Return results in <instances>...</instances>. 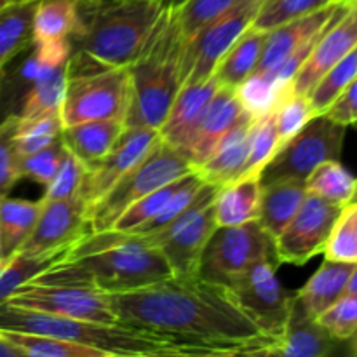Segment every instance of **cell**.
Instances as JSON below:
<instances>
[{"label": "cell", "instance_id": "cell-1", "mask_svg": "<svg viewBox=\"0 0 357 357\" xmlns=\"http://www.w3.org/2000/svg\"><path fill=\"white\" fill-rule=\"evenodd\" d=\"M121 323L173 335L215 356H267V337L230 298L225 286L201 278H169L145 288L108 293Z\"/></svg>", "mask_w": 357, "mask_h": 357}, {"label": "cell", "instance_id": "cell-2", "mask_svg": "<svg viewBox=\"0 0 357 357\" xmlns=\"http://www.w3.org/2000/svg\"><path fill=\"white\" fill-rule=\"evenodd\" d=\"M169 278L173 272L159 248L138 234L110 229L87 234L33 282L124 293Z\"/></svg>", "mask_w": 357, "mask_h": 357}, {"label": "cell", "instance_id": "cell-3", "mask_svg": "<svg viewBox=\"0 0 357 357\" xmlns=\"http://www.w3.org/2000/svg\"><path fill=\"white\" fill-rule=\"evenodd\" d=\"M0 330L47 335L105 352L108 357H209V349L128 323L72 319L0 303Z\"/></svg>", "mask_w": 357, "mask_h": 357}, {"label": "cell", "instance_id": "cell-4", "mask_svg": "<svg viewBox=\"0 0 357 357\" xmlns=\"http://www.w3.org/2000/svg\"><path fill=\"white\" fill-rule=\"evenodd\" d=\"M185 38L174 6H164L145 47L129 65L131 98L126 126L159 129L181 87Z\"/></svg>", "mask_w": 357, "mask_h": 357}, {"label": "cell", "instance_id": "cell-5", "mask_svg": "<svg viewBox=\"0 0 357 357\" xmlns=\"http://www.w3.org/2000/svg\"><path fill=\"white\" fill-rule=\"evenodd\" d=\"M80 28L72 52L101 66H129L145 47L162 0H79Z\"/></svg>", "mask_w": 357, "mask_h": 357}, {"label": "cell", "instance_id": "cell-6", "mask_svg": "<svg viewBox=\"0 0 357 357\" xmlns=\"http://www.w3.org/2000/svg\"><path fill=\"white\" fill-rule=\"evenodd\" d=\"M194 169L190 160L180 150L159 138L138 164H135L100 201L89 206L91 232L110 230L132 202Z\"/></svg>", "mask_w": 357, "mask_h": 357}, {"label": "cell", "instance_id": "cell-7", "mask_svg": "<svg viewBox=\"0 0 357 357\" xmlns=\"http://www.w3.org/2000/svg\"><path fill=\"white\" fill-rule=\"evenodd\" d=\"M129 98V66H94L82 72H68L59 108L63 128L103 119L126 121Z\"/></svg>", "mask_w": 357, "mask_h": 357}, {"label": "cell", "instance_id": "cell-8", "mask_svg": "<svg viewBox=\"0 0 357 357\" xmlns=\"http://www.w3.org/2000/svg\"><path fill=\"white\" fill-rule=\"evenodd\" d=\"M347 126L319 114L282 143L260 173L261 187L281 180H303L326 160H340Z\"/></svg>", "mask_w": 357, "mask_h": 357}, {"label": "cell", "instance_id": "cell-9", "mask_svg": "<svg viewBox=\"0 0 357 357\" xmlns=\"http://www.w3.org/2000/svg\"><path fill=\"white\" fill-rule=\"evenodd\" d=\"M261 260L278 261V258L274 237L261 227L258 218L243 225L216 227L202 251L199 278L227 286Z\"/></svg>", "mask_w": 357, "mask_h": 357}, {"label": "cell", "instance_id": "cell-10", "mask_svg": "<svg viewBox=\"0 0 357 357\" xmlns=\"http://www.w3.org/2000/svg\"><path fill=\"white\" fill-rule=\"evenodd\" d=\"M216 190L218 187L215 185L204 183L183 215L164 230L143 236L162 251L174 278H199L202 251L218 227L213 208Z\"/></svg>", "mask_w": 357, "mask_h": 357}, {"label": "cell", "instance_id": "cell-11", "mask_svg": "<svg viewBox=\"0 0 357 357\" xmlns=\"http://www.w3.org/2000/svg\"><path fill=\"white\" fill-rule=\"evenodd\" d=\"M274 264L271 260L258 261L225 288L234 303L267 337L278 342L284 335L295 293L291 295L282 288Z\"/></svg>", "mask_w": 357, "mask_h": 357}, {"label": "cell", "instance_id": "cell-12", "mask_svg": "<svg viewBox=\"0 0 357 357\" xmlns=\"http://www.w3.org/2000/svg\"><path fill=\"white\" fill-rule=\"evenodd\" d=\"M261 2L264 0H239L187 42L181 66V86L206 80L213 75L223 54L253 24Z\"/></svg>", "mask_w": 357, "mask_h": 357}, {"label": "cell", "instance_id": "cell-13", "mask_svg": "<svg viewBox=\"0 0 357 357\" xmlns=\"http://www.w3.org/2000/svg\"><path fill=\"white\" fill-rule=\"evenodd\" d=\"M344 209L309 192L291 222L274 239L278 261L303 265L323 253Z\"/></svg>", "mask_w": 357, "mask_h": 357}, {"label": "cell", "instance_id": "cell-14", "mask_svg": "<svg viewBox=\"0 0 357 357\" xmlns=\"http://www.w3.org/2000/svg\"><path fill=\"white\" fill-rule=\"evenodd\" d=\"M9 303L24 309L40 310L72 319L96 321V323H117L110 305L108 293L84 286H56L26 282L9 300Z\"/></svg>", "mask_w": 357, "mask_h": 357}, {"label": "cell", "instance_id": "cell-15", "mask_svg": "<svg viewBox=\"0 0 357 357\" xmlns=\"http://www.w3.org/2000/svg\"><path fill=\"white\" fill-rule=\"evenodd\" d=\"M87 234H91L89 204L80 195L42 201L37 223L17 253L28 257L66 253Z\"/></svg>", "mask_w": 357, "mask_h": 357}, {"label": "cell", "instance_id": "cell-16", "mask_svg": "<svg viewBox=\"0 0 357 357\" xmlns=\"http://www.w3.org/2000/svg\"><path fill=\"white\" fill-rule=\"evenodd\" d=\"M357 45V0H342L323 33L317 38L307 61L300 66L291 82V91L309 96L317 80Z\"/></svg>", "mask_w": 357, "mask_h": 357}, {"label": "cell", "instance_id": "cell-17", "mask_svg": "<svg viewBox=\"0 0 357 357\" xmlns=\"http://www.w3.org/2000/svg\"><path fill=\"white\" fill-rule=\"evenodd\" d=\"M159 129L146 126H126L110 152L87 169L79 195L94 204L100 201L135 164H138L149 150L159 142Z\"/></svg>", "mask_w": 357, "mask_h": 357}, {"label": "cell", "instance_id": "cell-18", "mask_svg": "<svg viewBox=\"0 0 357 357\" xmlns=\"http://www.w3.org/2000/svg\"><path fill=\"white\" fill-rule=\"evenodd\" d=\"M244 115H246V112L241 107L236 89L220 86L180 152L183 153V155L190 160L192 166L197 169V167L208 159L209 153L215 150V146L218 145L220 139H222L223 136H225L227 132L244 117Z\"/></svg>", "mask_w": 357, "mask_h": 357}, {"label": "cell", "instance_id": "cell-19", "mask_svg": "<svg viewBox=\"0 0 357 357\" xmlns=\"http://www.w3.org/2000/svg\"><path fill=\"white\" fill-rule=\"evenodd\" d=\"M340 3L342 0H335V2L321 7V9L314 10V13L268 30L264 49H261L260 61H258L257 70L253 73H272L274 70H278L303 42L309 40L314 33H317L331 20Z\"/></svg>", "mask_w": 357, "mask_h": 357}, {"label": "cell", "instance_id": "cell-20", "mask_svg": "<svg viewBox=\"0 0 357 357\" xmlns=\"http://www.w3.org/2000/svg\"><path fill=\"white\" fill-rule=\"evenodd\" d=\"M218 87V80L213 75L206 80H199V82L183 84L173 100L166 119L160 124V138L174 149H183L188 136L197 126L199 119L202 117L206 107L215 96Z\"/></svg>", "mask_w": 357, "mask_h": 357}, {"label": "cell", "instance_id": "cell-21", "mask_svg": "<svg viewBox=\"0 0 357 357\" xmlns=\"http://www.w3.org/2000/svg\"><path fill=\"white\" fill-rule=\"evenodd\" d=\"M257 119L251 115H244L215 146L208 159L197 167L199 174L206 183H211L215 187H223L230 181L237 180L241 176L246 164L248 152H250L251 131Z\"/></svg>", "mask_w": 357, "mask_h": 357}, {"label": "cell", "instance_id": "cell-22", "mask_svg": "<svg viewBox=\"0 0 357 357\" xmlns=\"http://www.w3.org/2000/svg\"><path fill=\"white\" fill-rule=\"evenodd\" d=\"M337 342V338L331 337L316 317H310L296 298H293L284 335L268 347L267 356L326 357L335 351Z\"/></svg>", "mask_w": 357, "mask_h": 357}, {"label": "cell", "instance_id": "cell-23", "mask_svg": "<svg viewBox=\"0 0 357 357\" xmlns=\"http://www.w3.org/2000/svg\"><path fill=\"white\" fill-rule=\"evenodd\" d=\"M124 129V119L80 122L63 128L61 139L66 150L72 152L89 169L110 152Z\"/></svg>", "mask_w": 357, "mask_h": 357}, {"label": "cell", "instance_id": "cell-24", "mask_svg": "<svg viewBox=\"0 0 357 357\" xmlns=\"http://www.w3.org/2000/svg\"><path fill=\"white\" fill-rule=\"evenodd\" d=\"M260 174L241 176L216 190L213 208L218 227L243 225L258 218L261 199Z\"/></svg>", "mask_w": 357, "mask_h": 357}, {"label": "cell", "instance_id": "cell-25", "mask_svg": "<svg viewBox=\"0 0 357 357\" xmlns=\"http://www.w3.org/2000/svg\"><path fill=\"white\" fill-rule=\"evenodd\" d=\"M356 264L324 260L312 278L295 293L296 302L310 317H319L347 291V282Z\"/></svg>", "mask_w": 357, "mask_h": 357}, {"label": "cell", "instance_id": "cell-26", "mask_svg": "<svg viewBox=\"0 0 357 357\" xmlns=\"http://www.w3.org/2000/svg\"><path fill=\"white\" fill-rule=\"evenodd\" d=\"M307 194L303 180H281L265 185L261 188L258 222L275 239L296 215Z\"/></svg>", "mask_w": 357, "mask_h": 357}, {"label": "cell", "instance_id": "cell-27", "mask_svg": "<svg viewBox=\"0 0 357 357\" xmlns=\"http://www.w3.org/2000/svg\"><path fill=\"white\" fill-rule=\"evenodd\" d=\"M265 38H267V31L250 26L234 42L232 47L223 54L213 72V77L218 80L220 86L236 89L257 70Z\"/></svg>", "mask_w": 357, "mask_h": 357}, {"label": "cell", "instance_id": "cell-28", "mask_svg": "<svg viewBox=\"0 0 357 357\" xmlns=\"http://www.w3.org/2000/svg\"><path fill=\"white\" fill-rule=\"evenodd\" d=\"M47 65L51 63L45 61L31 45V51L17 65L10 61L0 72V122L9 115H20L28 91Z\"/></svg>", "mask_w": 357, "mask_h": 357}, {"label": "cell", "instance_id": "cell-29", "mask_svg": "<svg viewBox=\"0 0 357 357\" xmlns=\"http://www.w3.org/2000/svg\"><path fill=\"white\" fill-rule=\"evenodd\" d=\"M80 28L79 0H38L31 44L72 40Z\"/></svg>", "mask_w": 357, "mask_h": 357}, {"label": "cell", "instance_id": "cell-30", "mask_svg": "<svg viewBox=\"0 0 357 357\" xmlns=\"http://www.w3.org/2000/svg\"><path fill=\"white\" fill-rule=\"evenodd\" d=\"M42 201L3 197L0 199V260L16 255L37 223Z\"/></svg>", "mask_w": 357, "mask_h": 357}, {"label": "cell", "instance_id": "cell-31", "mask_svg": "<svg viewBox=\"0 0 357 357\" xmlns=\"http://www.w3.org/2000/svg\"><path fill=\"white\" fill-rule=\"evenodd\" d=\"M38 2H9L0 7V72L31 47L33 14Z\"/></svg>", "mask_w": 357, "mask_h": 357}, {"label": "cell", "instance_id": "cell-32", "mask_svg": "<svg viewBox=\"0 0 357 357\" xmlns=\"http://www.w3.org/2000/svg\"><path fill=\"white\" fill-rule=\"evenodd\" d=\"M66 77H68V63L47 65L38 75L21 107L20 117H33V115L59 114L63 94H65Z\"/></svg>", "mask_w": 357, "mask_h": 357}, {"label": "cell", "instance_id": "cell-33", "mask_svg": "<svg viewBox=\"0 0 357 357\" xmlns=\"http://www.w3.org/2000/svg\"><path fill=\"white\" fill-rule=\"evenodd\" d=\"M305 185L307 192L342 208L352 204L357 195V178L342 166L340 160H326L317 166L309 174Z\"/></svg>", "mask_w": 357, "mask_h": 357}, {"label": "cell", "instance_id": "cell-34", "mask_svg": "<svg viewBox=\"0 0 357 357\" xmlns=\"http://www.w3.org/2000/svg\"><path fill=\"white\" fill-rule=\"evenodd\" d=\"M0 331H2V335L7 340L13 342L16 347H20L26 357H108L105 352L98 351V349L75 344V342L70 340H63V338L58 337L9 330Z\"/></svg>", "mask_w": 357, "mask_h": 357}, {"label": "cell", "instance_id": "cell-35", "mask_svg": "<svg viewBox=\"0 0 357 357\" xmlns=\"http://www.w3.org/2000/svg\"><path fill=\"white\" fill-rule=\"evenodd\" d=\"M65 253L49 257H28L16 253L7 260H0V303L7 302L21 286L33 281L38 274L47 271Z\"/></svg>", "mask_w": 357, "mask_h": 357}, {"label": "cell", "instance_id": "cell-36", "mask_svg": "<svg viewBox=\"0 0 357 357\" xmlns=\"http://www.w3.org/2000/svg\"><path fill=\"white\" fill-rule=\"evenodd\" d=\"M357 77V45L351 52L335 63L310 91L309 100L317 115L324 114L335 100L344 93L345 87Z\"/></svg>", "mask_w": 357, "mask_h": 357}, {"label": "cell", "instance_id": "cell-37", "mask_svg": "<svg viewBox=\"0 0 357 357\" xmlns=\"http://www.w3.org/2000/svg\"><path fill=\"white\" fill-rule=\"evenodd\" d=\"M63 122L59 114L20 117L16 129V146L21 157L38 152L61 138Z\"/></svg>", "mask_w": 357, "mask_h": 357}, {"label": "cell", "instance_id": "cell-38", "mask_svg": "<svg viewBox=\"0 0 357 357\" xmlns=\"http://www.w3.org/2000/svg\"><path fill=\"white\" fill-rule=\"evenodd\" d=\"M237 2L239 0H183L174 6L178 26L185 38V45Z\"/></svg>", "mask_w": 357, "mask_h": 357}, {"label": "cell", "instance_id": "cell-39", "mask_svg": "<svg viewBox=\"0 0 357 357\" xmlns=\"http://www.w3.org/2000/svg\"><path fill=\"white\" fill-rule=\"evenodd\" d=\"M183 176L162 185V187H159L157 190L146 194L145 197L132 202V204L129 206L121 216H119L117 222L114 223L112 229L119 230V232H135V230H138L139 227L145 225L146 222H150V220H152L153 216H155L164 206H166V202L169 201L171 195L180 188Z\"/></svg>", "mask_w": 357, "mask_h": 357}, {"label": "cell", "instance_id": "cell-40", "mask_svg": "<svg viewBox=\"0 0 357 357\" xmlns=\"http://www.w3.org/2000/svg\"><path fill=\"white\" fill-rule=\"evenodd\" d=\"M317 114L314 112L309 96L296 94L291 89L282 94L281 100L272 110V119H274L275 129H278V135L281 138V145L288 142L291 136H295Z\"/></svg>", "mask_w": 357, "mask_h": 357}, {"label": "cell", "instance_id": "cell-41", "mask_svg": "<svg viewBox=\"0 0 357 357\" xmlns=\"http://www.w3.org/2000/svg\"><path fill=\"white\" fill-rule=\"evenodd\" d=\"M236 94L243 110L253 119L271 114L281 98L268 73H251L236 87Z\"/></svg>", "mask_w": 357, "mask_h": 357}, {"label": "cell", "instance_id": "cell-42", "mask_svg": "<svg viewBox=\"0 0 357 357\" xmlns=\"http://www.w3.org/2000/svg\"><path fill=\"white\" fill-rule=\"evenodd\" d=\"M281 146V138L275 129L274 119L271 114L264 115V117L257 119L253 124V131H251V142H250V152H248L246 164L241 173V176H248V174H260L265 164L272 159L278 149ZM239 176V178H241Z\"/></svg>", "mask_w": 357, "mask_h": 357}, {"label": "cell", "instance_id": "cell-43", "mask_svg": "<svg viewBox=\"0 0 357 357\" xmlns=\"http://www.w3.org/2000/svg\"><path fill=\"white\" fill-rule=\"evenodd\" d=\"M335 0H264L251 26L260 30H272L282 23L314 13Z\"/></svg>", "mask_w": 357, "mask_h": 357}, {"label": "cell", "instance_id": "cell-44", "mask_svg": "<svg viewBox=\"0 0 357 357\" xmlns=\"http://www.w3.org/2000/svg\"><path fill=\"white\" fill-rule=\"evenodd\" d=\"M20 115H9L0 122V199L7 197L21 180V155L16 146V129Z\"/></svg>", "mask_w": 357, "mask_h": 357}, {"label": "cell", "instance_id": "cell-45", "mask_svg": "<svg viewBox=\"0 0 357 357\" xmlns=\"http://www.w3.org/2000/svg\"><path fill=\"white\" fill-rule=\"evenodd\" d=\"M86 173L87 167L72 152L65 150L54 176L44 187L45 192L42 201H58V199H70L73 195H79Z\"/></svg>", "mask_w": 357, "mask_h": 357}, {"label": "cell", "instance_id": "cell-46", "mask_svg": "<svg viewBox=\"0 0 357 357\" xmlns=\"http://www.w3.org/2000/svg\"><path fill=\"white\" fill-rule=\"evenodd\" d=\"M317 321L338 342L351 340L357 333V293L342 295Z\"/></svg>", "mask_w": 357, "mask_h": 357}, {"label": "cell", "instance_id": "cell-47", "mask_svg": "<svg viewBox=\"0 0 357 357\" xmlns=\"http://www.w3.org/2000/svg\"><path fill=\"white\" fill-rule=\"evenodd\" d=\"M65 150L66 149L65 145H63V139L59 138L56 139L54 143H51V145L38 150V152L21 157V178H30L35 183H40L42 187H45V185L51 181V178L54 176Z\"/></svg>", "mask_w": 357, "mask_h": 357}, {"label": "cell", "instance_id": "cell-48", "mask_svg": "<svg viewBox=\"0 0 357 357\" xmlns=\"http://www.w3.org/2000/svg\"><path fill=\"white\" fill-rule=\"evenodd\" d=\"M323 253L326 260L342 261V264H357V234L352 229V223L345 209L337 225H335Z\"/></svg>", "mask_w": 357, "mask_h": 357}, {"label": "cell", "instance_id": "cell-49", "mask_svg": "<svg viewBox=\"0 0 357 357\" xmlns=\"http://www.w3.org/2000/svg\"><path fill=\"white\" fill-rule=\"evenodd\" d=\"M324 114L344 126H357V77Z\"/></svg>", "mask_w": 357, "mask_h": 357}, {"label": "cell", "instance_id": "cell-50", "mask_svg": "<svg viewBox=\"0 0 357 357\" xmlns=\"http://www.w3.org/2000/svg\"><path fill=\"white\" fill-rule=\"evenodd\" d=\"M2 333V331H0ZM0 357H26L20 347L7 340L3 335H0Z\"/></svg>", "mask_w": 357, "mask_h": 357}, {"label": "cell", "instance_id": "cell-51", "mask_svg": "<svg viewBox=\"0 0 357 357\" xmlns=\"http://www.w3.org/2000/svg\"><path fill=\"white\" fill-rule=\"evenodd\" d=\"M345 213H347L349 220H351L352 229H354L356 234H357V202H352V204H349L347 208H345Z\"/></svg>", "mask_w": 357, "mask_h": 357}, {"label": "cell", "instance_id": "cell-52", "mask_svg": "<svg viewBox=\"0 0 357 357\" xmlns=\"http://www.w3.org/2000/svg\"><path fill=\"white\" fill-rule=\"evenodd\" d=\"M345 293H357V264L354 265V268H352V274L347 282V291Z\"/></svg>", "mask_w": 357, "mask_h": 357}, {"label": "cell", "instance_id": "cell-53", "mask_svg": "<svg viewBox=\"0 0 357 357\" xmlns=\"http://www.w3.org/2000/svg\"><path fill=\"white\" fill-rule=\"evenodd\" d=\"M351 342H352V344H351V351H352V354H356V356H357V333L354 335V337L351 338Z\"/></svg>", "mask_w": 357, "mask_h": 357}, {"label": "cell", "instance_id": "cell-54", "mask_svg": "<svg viewBox=\"0 0 357 357\" xmlns=\"http://www.w3.org/2000/svg\"><path fill=\"white\" fill-rule=\"evenodd\" d=\"M13 2H38V0H13Z\"/></svg>", "mask_w": 357, "mask_h": 357}, {"label": "cell", "instance_id": "cell-55", "mask_svg": "<svg viewBox=\"0 0 357 357\" xmlns=\"http://www.w3.org/2000/svg\"><path fill=\"white\" fill-rule=\"evenodd\" d=\"M9 2H13V0H0V7L6 6V3H9Z\"/></svg>", "mask_w": 357, "mask_h": 357}, {"label": "cell", "instance_id": "cell-56", "mask_svg": "<svg viewBox=\"0 0 357 357\" xmlns=\"http://www.w3.org/2000/svg\"><path fill=\"white\" fill-rule=\"evenodd\" d=\"M354 202H357V195H356V199H354Z\"/></svg>", "mask_w": 357, "mask_h": 357}, {"label": "cell", "instance_id": "cell-57", "mask_svg": "<svg viewBox=\"0 0 357 357\" xmlns=\"http://www.w3.org/2000/svg\"><path fill=\"white\" fill-rule=\"evenodd\" d=\"M347 2H354V0H347Z\"/></svg>", "mask_w": 357, "mask_h": 357}, {"label": "cell", "instance_id": "cell-58", "mask_svg": "<svg viewBox=\"0 0 357 357\" xmlns=\"http://www.w3.org/2000/svg\"><path fill=\"white\" fill-rule=\"evenodd\" d=\"M0 335H2V333H0Z\"/></svg>", "mask_w": 357, "mask_h": 357}]
</instances>
